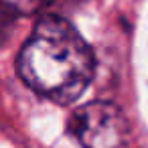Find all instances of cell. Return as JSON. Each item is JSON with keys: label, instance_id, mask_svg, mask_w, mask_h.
<instances>
[{"label": "cell", "instance_id": "1", "mask_svg": "<svg viewBox=\"0 0 148 148\" xmlns=\"http://www.w3.org/2000/svg\"><path fill=\"white\" fill-rule=\"evenodd\" d=\"M16 71L33 91L65 106L87 89L95 61L89 45L67 18L43 14L18 53Z\"/></svg>", "mask_w": 148, "mask_h": 148}, {"label": "cell", "instance_id": "2", "mask_svg": "<svg viewBox=\"0 0 148 148\" xmlns=\"http://www.w3.org/2000/svg\"><path fill=\"white\" fill-rule=\"evenodd\" d=\"M71 130L83 148H126L130 126L122 110L110 101H91L73 114Z\"/></svg>", "mask_w": 148, "mask_h": 148}, {"label": "cell", "instance_id": "3", "mask_svg": "<svg viewBox=\"0 0 148 148\" xmlns=\"http://www.w3.org/2000/svg\"><path fill=\"white\" fill-rule=\"evenodd\" d=\"M0 2L14 14H37L45 10L53 0H0Z\"/></svg>", "mask_w": 148, "mask_h": 148}]
</instances>
